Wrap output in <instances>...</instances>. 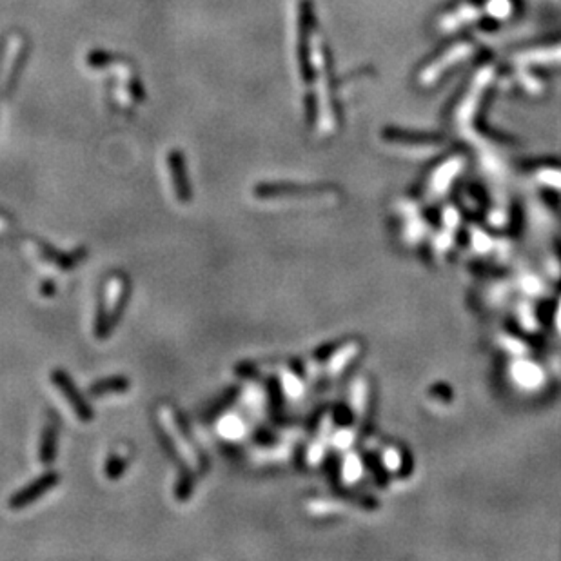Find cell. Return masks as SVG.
I'll use <instances>...</instances> for the list:
<instances>
[{
  "mask_svg": "<svg viewBox=\"0 0 561 561\" xmlns=\"http://www.w3.org/2000/svg\"><path fill=\"white\" fill-rule=\"evenodd\" d=\"M267 393H269V402H271L273 409L274 411H278L280 405H282V396H280V385L276 380H271V382H269Z\"/></svg>",
  "mask_w": 561,
  "mask_h": 561,
  "instance_id": "2e32d148",
  "label": "cell"
},
{
  "mask_svg": "<svg viewBox=\"0 0 561 561\" xmlns=\"http://www.w3.org/2000/svg\"><path fill=\"white\" fill-rule=\"evenodd\" d=\"M159 416L160 422H162V429H166V432L175 441L178 452H182L184 458L197 469L198 474H206L209 470V460H207V454L204 452V449L198 445L197 438L193 436L189 423L184 418V414L178 409L163 403L159 409Z\"/></svg>",
  "mask_w": 561,
  "mask_h": 561,
  "instance_id": "6da1fadb",
  "label": "cell"
},
{
  "mask_svg": "<svg viewBox=\"0 0 561 561\" xmlns=\"http://www.w3.org/2000/svg\"><path fill=\"white\" fill-rule=\"evenodd\" d=\"M131 387V382L125 376H109V378L98 380L89 387V394L95 398L109 396V394H124Z\"/></svg>",
  "mask_w": 561,
  "mask_h": 561,
  "instance_id": "ba28073f",
  "label": "cell"
},
{
  "mask_svg": "<svg viewBox=\"0 0 561 561\" xmlns=\"http://www.w3.org/2000/svg\"><path fill=\"white\" fill-rule=\"evenodd\" d=\"M218 431H220L222 436L235 440V438H240L245 432V423L240 416L231 414V416L222 418L220 423H218Z\"/></svg>",
  "mask_w": 561,
  "mask_h": 561,
  "instance_id": "7c38bea8",
  "label": "cell"
},
{
  "mask_svg": "<svg viewBox=\"0 0 561 561\" xmlns=\"http://www.w3.org/2000/svg\"><path fill=\"white\" fill-rule=\"evenodd\" d=\"M40 294H42V296H48V298H51L57 294V285H55L53 280H46V282L42 283V287H40Z\"/></svg>",
  "mask_w": 561,
  "mask_h": 561,
  "instance_id": "e0dca14e",
  "label": "cell"
},
{
  "mask_svg": "<svg viewBox=\"0 0 561 561\" xmlns=\"http://www.w3.org/2000/svg\"><path fill=\"white\" fill-rule=\"evenodd\" d=\"M121 60L122 57H118V55L115 53H107V51H91L89 57H87V64L91 67H95V69H98V67H106L107 64L121 62Z\"/></svg>",
  "mask_w": 561,
  "mask_h": 561,
  "instance_id": "5bb4252c",
  "label": "cell"
},
{
  "mask_svg": "<svg viewBox=\"0 0 561 561\" xmlns=\"http://www.w3.org/2000/svg\"><path fill=\"white\" fill-rule=\"evenodd\" d=\"M104 302L107 305V311H109L111 321H113V327H116V323L122 320L124 317L125 309H127V303H130L131 298V282L127 280V276L124 274H113L106 283V291H104Z\"/></svg>",
  "mask_w": 561,
  "mask_h": 561,
  "instance_id": "277c9868",
  "label": "cell"
},
{
  "mask_svg": "<svg viewBox=\"0 0 561 561\" xmlns=\"http://www.w3.org/2000/svg\"><path fill=\"white\" fill-rule=\"evenodd\" d=\"M127 465H130V458H127V456L121 454V452H113V454H109V458H107L106 461L107 480L115 481L118 480V478H122V474L125 472Z\"/></svg>",
  "mask_w": 561,
  "mask_h": 561,
  "instance_id": "4fadbf2b",
  "label": "cell"
},
{
  "mask_svg": "<svg viewBox=\"0 0 561 561\" xmlns=\"http://www.w3.org/2000/svg\"><path fill=\"white\" fill-rule=\"evenodd\" d=\"M240 396V387H236V385H233V387L226 389L224 393H222V396L216 402H213L209 407H207L206 411V420H213V418H216L220 413H224L227 407H231L233 403H235V400Z\"/></svg>",
  "mask_w": 561,
  "mask_h": 561,
  "instance_id": "30bf717a",
  "label": "cell"
},
{
  "mask_svg": "<svg viewBox=\"0 0 561 561\" xmlns=\"http://www.w3.org/2000/svg\"><path fill=\"white\" fill-rule=\"evenodd\" d=\"M58 436H60V420L57 418V414L49 413L48 420L44 423L42 434H40L39 461L42 465L49 467L57 458Z\"/></svg>",
  "mask_w": 561,
  "mask_h": 561,
  "instance_id": "52a82bcc",
  "label": "cell"
},
{
  "mask_svg": "<svg viewBox=\"0 0 561 561\" xmlns=\"http://www.w3.org/2000/svg\"><path fill=\"white\" fill-rule=\"evenodd\" d=\"M8 226H10V220L4 215H0V233L8 229Z\"/></svg>",
  "mask_w": 561,
  "mask_h": 561,
  "instance_id": "ac0fdd59",
  "label": "cell"
},
{
  "mask_svg": "<svg viewBox=\"0 0 561 561\" xmlns=\"http://www.w3.org/2000/svg\"><path fill=\"white\" fill-rule=\"evenodd\" d=\"M235 373L238 374L240 378L253 380V378H256V376H258L260 371H258V365L253 364V362H240V364H236Z\"/></svg>",
  "mask_w": 561,
  "mask_h": 561,
  "instance_id": "9a60e30c",
  "label": "cell"
},
{
  "mask_svg": "<svg viewBox=\"0 0 561 561\" xmlns=\"http://www.w3.org/2000/svg\"><path fill=\"white\" fill-rule=\"evenodd\" d=\"M195 492V476H193L189 467H182L180 474H178L177 485H175V496L178 501H187Z\"/></svg>",
  "mask_w": 561,
  "mask_h": 561,
  "instance_id": "8fae6325",
  "label": "cell"
},
{
  "mask_svg": "<svg viewBox=\"0 0 561 561\" xmlns=\"http://www.w3.org/2000/svg\"><path fill=\"white\" fill-rule=\"evenodd\" d=\"M49 378H51V384H53L55 387L60 391V394L64 396V400L69 403V407L73 409V413L77 414L78 420L84 423L93 422V418H95V411H93V407L89 405V402L82 396V393L78 391V387L75 385V382L69 378V374H67L64 369H53L51 371V376H49Z\"/></svg>",
  "mask_w": 561,
  "mask_h": 561,
  "instance_id": "7a4b0ae2",
  "label": "cell"
},
{
  "mask_svg": "<svg viewBox=\"0 0 561 561\" xmlns=\"http://www.w3.org/2000/svg\"><path fill=\"white\" fill-rule=\"evenodd\" d=\"M33 247L40 260H44L46 264H51L53 267L60 269V271H71V269L80 265L87 258L86 247H78V249L71 251V253L57 249L53 245H49L48 242H35Z\"/></svg>",
  "mask_w": 561,
  "mask_h": 561,
  "instance_id": "5b68a950",
  "label": "cell"
},
{
  "mask_svg": "<svg viewBox=\"0 0 561 561\" xmlns=\"http://www.w3.org/2000/svg\"><path fill=\"white\" fill-rule=\"evenodd\" d=\"M95 338L96 340H106L107 336L113 331V321H111L109 311H107V305L104 302V298L98 300V305H96V314H95Z\"/></svg>",
  "mask_w": 561,
  "mask_h": 561,
  "instance_id": "9c48e42d",
  "label": "cell"
},
{
  "mask_svg": "<svg viewBox=\"0 0 561 561\" xmlns=\"http://www.w3.org/2000/svg\"><path fill=\"white\" fill-rule=\"evenodd\" d=\"M168 168L169 173H171L175 195H177L178 202H180V204H191L193 187L191 180H189V173H187L186 159H184L182 151H178V149H171V151H169Z\"/></svg>",
  "mask_w": 561,
  "mask_h": 561,
  "instance_id": "8992f818",
  "label": "cell"
},
{
  "mask_svg": "<svg viewBox=\"0 0 561 561\" xmlns=\"http://www.w3.org/2000/svg\"><path fill=\"white\" fill-rule=\"evenodd\" d=\"M58 483H60V472L49 470V472L39 476L37 480H33L20 490H17L8 501V507L11 510H22V508L33 505L37 499L48 495L49 490H53Z\"/></svg>",
  "mask_w": 561,
  "mask_h": 561,
  "instance_id": "3957f363",
  "label": "cell"
}]
</instances>
